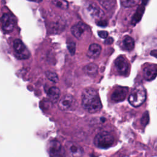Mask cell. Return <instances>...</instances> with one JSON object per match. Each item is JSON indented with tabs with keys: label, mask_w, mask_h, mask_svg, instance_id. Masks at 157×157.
<instances>
[{
	"label": "cell",
	"mask_w": 157,
	"mask_h": 157,
	"mask_svg": "<svg viewBox=\"0 0 157 157\" xmlns=\"http://www.w3.org/2000/svg\"><path fill=\"white\" fill-rule=\"evenodd\" d=\"M154 147H155V149L156 150H157V139L156 140V141H155V142Z\"/></svg>",
	"instance_id": "27"
},
{
	"label": "cell",
	"mask_w": 157,
	"mask_h": 157,
	"mask_svg": "<svg viewBox=\"0 0 157 157\" xmlns=\"http://www.w3.org/2000/svg\"><path fill=\"white\" fill-rule=\"evenodd\" d=\"M13 48L15 56L20 59H25L29 58V52L20 39H15L13 42Z\"/></svg>",
	"instance_id": "5"
},
{
	"label": "cell",
	"mask_w": 157,
	"mask_h": 157,
	"mask_svg": "<svg viewBox=\"0 0 157 157\" xmlns=\"http://www.w3.org/2000/svg\"><path fill=\"white\" fill-rule=\"evenodd\" d=\"M82 104L83 107L91 113H96L102 108V104L98 92L91 88H86L83 91Z\"/></svg>",
	"instance_id": "1"
},
{
	"label": "cell",
	"mask_w": 157,
	"mask_h": 157,
	"mask_svg": "<svg viewBox=\"0 0 157 157\" xmlns=\"http://www.w3.org/2000/svg\"><path fill=\"white\" fill-rule=\"evenodd\" d=\"M143 75L145 80H151L157 75V65L150 64L145 66L143 70Z\"/></svg>",
	"instance_id": "12"
},
{
	"label": "cell",
	"mask_w": 157,
	"mask_h": 157,
	"mask_svg": "<svg viewBox=\"0 0 157 157\" xmlns=\"http://www.w3.org/2000/svg\"><path fill=\"white\" fill-rule=\"evenodd\" d=\"M67 48L71 55H74L75 52V44L74 42L71 41L67 42Z\"/></svg>",
	"instance_id": "22"
},
{
	"label": "cell",
	"mask_w": 157,
	"mask_h": 157,
	"mask_svg": "<svg viewBox=\"0 0 157 157\" xmlns=\"http://www.w3.org/2000/svg\"><path fill=\"white\" fill-rule=\"evenodd\" d=\"M98 25L100 26H102V27H104L105 26H107V22L106 20H101L99 21H98Z\"/></svg>",
	"instance_id": "25"
},
{
	"label": "cell",
	"mask_w": 157,
	"mask_h": 157,
	"mask_svg": "<svg viewBox=\"0 0 157 157\" xmlns=\"http://www.w3.org/2000/svg\"><path fill=\"white\" fill-rule=\"evenodd\" d=\"M128 91V89L126 87H117L112 94V99L115 102H120L123 101L127 95Z\"/></svg>",
	"instance_id": "11"
},
{
	"label": "cell",
	"mask_w": 157,
	"mask_h": 157,
	"mask_svg": "<svg viewBox=\"0 0 157 157\" xmlns=\"http://www.w3.org/2000/svg\"><path fill=\"white\" fill-rule=\"evenodd\" d=\"M60 96V91L56 86L51 87L48 92V96L52 102H56L59 99Z\"/></svg>",
	"instance_id": "15"
},
{
	"label": "cell",
	"mask_w": 157,
	"mask_h": 157,
	"mask_svg": "<svg viewBox=\"0 0 157 157\" xmlns=\"http://www.w3.org/2000/svg\"><path fill=\"white\" fill-rule=\"evenodd\" d=\"M75 103V99L71 95L66 94L59 100L58 107L63 111H68L74 107Z\"/></svg>",
	"instance_id": "8"
},
{
	"label": "cell",
	"mask_w": 157,
	"mask_h": 157,
	"mask_svg": "<svg viewBox=\"0 0 157 157\" xmlns=\"http://www.w3.org/2000/svg\"><path fill=\"white\" fill-rule=\"evenodd\" d=\"M101 52V45L97 44H92L90 45L87 55L88 57L91 58H97Z\"/></svg>",
	"instance_id": "14"
},
{
	"label": "cell",
	"mask_w": 157,
	"mask_h": 157,
	"mask_svg": "<svg viewBox=\"0 0 157 157\" xmlns=\"http://www.w3.org/2000/svg\"><path fill=\"white\" fill-rule=\"evenodd\" d=\"M85 8L86 12L90 17L94 19L98 20V21L102 20V18L104 16V13L95 3L92 2H88L85 6Z\"/></svg>",
	"instance_id": "6"
},
{
	"label": "cell",
	"mask_w": 157,
	"mask_h": 157,
	"mask_svg": "<svg viewBox=\"0 0 157 157\" xmlns=\"http://www.w3.org/2000/svg\"><path fill=\"white\" fill-rule=\"evenodd\" d=\"M47 151L50 157H66L65 149L56 139L52 140L48 142Z\"/></svg>",
	"instance_id": "4"
},
{
	"label": "cell",
	"mask_w": 157,
	"mask_h": 157,
	"mask_svg": "<svg viewBox=\"0 0 157 157\" xmlns=\"http://www.w3.org/2000/svg\"><path fill=\"white\" fill-rule=\"evenodd\" d=\"M114 64L118 72L121 75L126 74L128 71L129 64L128 61L122 56L118 57L115 60Z\"/></svg>",
	"instance_id": "9"
},
{
	"label": "cell",
	"mask_w": 157,
	"mask_h": 157,
	"mask_svg": "<svg viewBox=\"0 0 157 157\" xmlns=\"http://www.w3.org/2000/svg\"><path fill=\"white\" fill-rule=\"evenodd\" d=\"M66 150L69 157H82L83 149L75 142H67L66 144Z\"/></svg>",
	"instance_id": "7"
},
{
	"label": "cell",
	"mask_w": 157,
	"mask_h": 157,
	"mask_svg": "<svg viewBox=\"0 0 157 157\" xmlns=\"http://www.w3.org/2000/svg\"><path fill=\"white\" fill-rule=\"evenodd\" d=\"M46 77L48 79H49L50 81L54 83H57L58 82V75L55 72L52 71H47L46 73Z\"/></svg>",
	"instance_id": "21"
},
{
	"label": "cell",
	"mask_w": 157,
	"mask_h": 157,
	"mask_svg": "<svg viewBox=\"0 0 157 157\" xmlns=\"http://www.w3.org/2000/svg\"><path fill=\"white\" fill-rule=\"evenodd\" d=\"M29 1H33V2H40L42 1V0H29Z\"/></svg>",
	"instance_id": "28"
},
{
	"label": "cell",
	"mask_w": 157,
	"mask_h": 157,
	"mask_svg": "<svg viewBox=\"0 0 157 157\" xmlns=\"http://www.w3.org/2000/svg\"><path fill=\"white\" fill-rule=\"evenodd\" d=\"M98 36L102 39H105L108 36V33L106 31H99L98 33Z\"/></svg>",
	"instance_id": "23"
},
{
	"label": "cell",
	"mask_w": 157,
	"mask_h": 157,
	"mask_svg": "<svg viewBox=\"0 0 157 157\" xmlns=\"http://www.w3.org/2000/svg\"><path fill=\"white\" fill-rule=\"evenodd\" d=\"M113 39L112 37H108L105 40V44H111L113 42Z\"/></svg>",
	"instance_id": "26"
},
{
	"label": "cell",
	"mask_w": 157,
	"mask_h": 157,
	"mask_svg": "<svg viewBox=\"0 0 157 157\" xmlns=\"http://www.w3.org/2000/svg\"><path fill=\"white\" fill-rule=\"evenodd\" d=\"M52 2L55 6L63 10L67 9L69 7L68 2L66 0H53Z\"/></svg>",
	"instance_id": "19"
},
{
	"label": "cell",
	"mask_w": 157,
	"mask_h": 157,
	"mask_svg": "<svg viewBox=\"0 0 157 157\" xmlns=\"http://www.w3.org/2000/svg\"><path fill=\"white\" fill-rule=\"evenodd\" d=\"M2 28L4 31L10 32L14 27V20L9 13H4L1 18Z\"/></svg>",
	"instance_id": "10"
},
{
	"label": "cell",
	"mask_w": 157,
	"mask_h": 157,
	"mask_svg": "<svg viewBox=\"0 0 157 157\" xmlns=\"http://www.w3.org/2000/svg\"><path fill=\"white\" fill-rule=\"evenodd\" d=\"M148 115L147 113H144L142 118V123L145 125L148 123Z\"/></svg>",
	"instance_id": "24"
},
{
	"label": "cell",
	"mask_w": 157,
	"mask_h": 157,
	"mask_svg": "<svg viewBox=\"0 0 157 157\" xmlns=\"http://www.w3.org/2000/svg\"><path fill=\"white\" fill-rule=\"evenodd\" d=\"M114 142V137L112 134L107 131H102L98 133L94 139V144L100 148H108Z\"/></svg>",
	"instance_id": "3"
},
{
	"label": "cell",
	"mask_w": 157,
	"mask_h": 157,
	"mask_svg": "<svg viewBox=\"0 0 157 157\" xmlns=\"http://www.w3.org/2000/svg\"><path fill=\"white\" fill-rule=\"evenodd\" d=\"M146 99V91L142 85L137 86L131 91L129 96V102L134 107H139L141 105Z\"/></svg>",
	"instance_id": "2"
},
{
	"label": "cell",
	"mask_w": 157,
	"mask_h": 157,
	"mask_svg": "<svg viewBox=\"0 0 157 157\" xmlns=\"http://www.w3.org/2000/svg\"><path fill=\"white\" fill-rule=\"evenodd\" d=\"M83 70L87 75L90 76H95L98 72V66L94 63H90L86 65Z\"/></svg>",
	"instance_id": "16"
},
{
	"label": "cell",
	"mask_w": 157,
	"mask_h": 157,
	"mask_svg": "<svg viewBox=\"0 0 157 157\" xmlns=\"http://www.w3.org/2000/svg\"><path fill=\"white\" fill-rule=\"evenodd\" d=\"M86 29V26L81 22L74 25L71 29V33L77 39H80Z\"/></svg>",
	"instance_id": "13"
},
{
	"label": "cell",
	"mask_w": 157,
	"mask_h": 157,
	"mask_svg": "<svg viewBox=\"0 0 157 157\" xmlns=\"http://www.w3.org/2000/svg\"><path fill=\"white\" fill-rule=\"evenodd\" d=\"M123 48L128 51L132 50L134 47V40L130 36H125L123 40Z\"/></svg>",
	"instance_id": "17"
},
{
	"label": "cell",
	"mask_w": 157,
	"mask_h": 157,
	"mask_svg": "<svg viewBox=\"0 0 157 157\" xmlns=\"http://www.w3.org/2000/svg\"><path fill=\"white\" fill-rule=\"evenodd\" d=\"M101 6L104 7L105 10H110L112 9L115 4V0H98Z\"/></svg>",
	"instance_id": "18"
},
{
	"label": "cell",
	"mask_w": 157,
	"mask_h": 157,
	"mask_svg": "<svg viewBox=\"0 0 157 157\" xmlns=\"http://www.w3.org/2000/svg\"><path fill=\"white\" fill-rule=\"evenodd\" d=\"M121 5L125 7H131L136 6L139 0H120Z\"/></svg>",
	"instance_id": "20"
}]
</instances>
